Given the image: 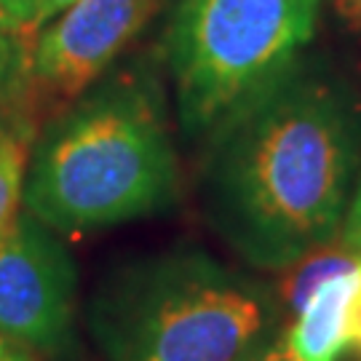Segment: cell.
I'll list each match as a JSON object with an SVG mask.
<instances>
[{
    "label": "cell",
    "mask_w": 361,
    "mask_h": 361,
    "mask_svg": "<svg viewBox=\"0 0 361 361\" xmlns=\"http://www.w3.org/2000/svg\"><path fill=\"white\" fill-rule=\"evenodd\" d=\"M359 166L353 86L329 67L297 59L204 137L201 209L244 262L286 271L343 228Z\"/></svg>",
    "instance_id": "6da1fadb"
},
{
    "label": "cell",
    "mask_w": 361,
    "mask_h": 361,
    "mask_svg": "<svg viewBox=\"0 0 361 361\" xmlns=\"http://www.w3.org/2000/svg\"><path fill=\"white\" fill-rule=\"evenodd\" d=\"M177 195L164 89L137 70L83 91L40 137L25 180V209L62 235L161 214Z\"/></svg>",
    "instance_id": "7a4b0ae2"
},
{
    "label": "cell",
    "mask_w": 361,
    "mask_h": 361,
    "mask_svg": "<svg viewBox=\"0 0 361 361\" xmlns=\"http://www.w3.org/2000/svg\"><path fill=\"white\" fill-rule=\"evenodd\" d=\"M89 326L104 361H246L279 340L281 305L255 276L174 246L107 273Z\"/></svg>",
    "instance_id": "3957f363"
},
{
    "label": "cell",
    "mask_w": 361,
    "mask_h": 361,
    "mask_svg": "<svg viewBox=\"0 0 361 361\" xmlns=\"http://www.w3.org/2000/svg\"><path fill=\"white\" fill-rule=\"evenodd\" d=\"M324 0H177L166 65L180 131L204 140L233 107L284 75L316 35Z\"/></svg>",
    "instance_id": "277c9868"
},
{
    "label": "cell",
    "mask_w": 361,
    "mask_h": 361,
    "mask_svg": "<svg viewBox=\"0 0 361 361\" xmlns=\"http://www.w3.org/2000/svg\"><path fill=\"white\" fill-rule=\"evenodd\" d=\"M78 271L54 231L27 209L0 241V335L46 359L75 350Z\"/></svg>",
    "instance_id": "5b68a950"
},
{
    "label": "cell",
    "mask_w": 361,
    "mask_h": 361,
    "mask_svg": "<svg viewBox=\"0 0 361 361\" xmlns=\"http://www.w3.org/2000/svg\"><path fill=\"white\" fill-rule=\"evenodd\" d=\"M158 0H78L30 46L35 97L75 102L150 19Z\"/></svg>",
    "instance_id": "8992f818"
},
{
    "label": "cell",
    "mask_w": 361,
    "mask_h": 361,
    "mask_svg": "<svg viewBox=\"0 0 361 361\" xmlns=\"http://www.w3.org/2000/svg\"><path fill=\"white\" fill-rule=\"evenodd\" d=\"M359 284V262L337 259L310 284L289 329V348L300 361H329L345 340V324Z\"/></svg>",
    "instance_id": "52a82bcc"
},
{
    "label": "cell",
    "mask_w": 361,
    "mask_h": 361,
    "mask_svg": "<svg viewBox=\"0 0 361 361\" xmlns=\"http://www.w3.org/2000/svg\"><path fill=\"white\" fill-rule=\"evenodd\" d=\"M30 38L0 16V126L32 131L30 110L35 89L30 75Z\"/></svg>",
    "instance_id": "ba28073f"
},
{
    "label": "cell",
    "mask_w": 361,
    "mask_h": 361,
    "mask_svg": "<svg viewBox=\"0 0 361 361\" xmlns=\"http://www.w3.org/2000/svg\"><path fill=\"white\" fill-rule=\"evenodd\" d=\"M27 129L0 126V241L8 235L25 209V180L30 166Z\"/></svg>",
    "instance_id": "9c48e42d"
},
{
    "label": "cell",
    "mask_w": 361,
    "mask_h": 361,
    "mask_svg": "<svg viewBox=\"0 0 361 361\" xmlns=\"http://www.w3.org/2000/svg\"><path fill=\"white\" fill-rule=\"evenodd\" d=\"M0 16L16 32L32 38L40 30V0H0Z\"/></svg>",
    "instance_id": "30bf717a"
},
{
    "label": "cell",
    "mask_w": 361,
    "mask_h": 361,
    "mask_svg": "<svg viewBox=\"0 0 361 361\" xmlns=\"http://www.w3.org/2000/svg\"><path fill=\"white\" fill-rule=\"evenodd\" d=\"M343 241L361 259V174L356 182V190H353V198H350L345 222H343Z\"/></svg>",
    "instance_id": "8fae6325"
},
{
    "label": "cell",
    "mask_w": 361,
    "mask_h": 361,
    "mask_svg": "<svg viewBox=\"0 0 361 361\" xmlns=\"http://www.w3.org/2000/svg\"><path fill=\"white\" fill-rule=\"evenodd\" d=\"M332 8L343 27L361 43V0H332Z\"/></svg>",
    "instance_id": "7c38bea8"
},
{
    "label": "cell",
    "mask_w": 361,
    "mask_h": 361,
    "mask_svg": "<svg viewBox=\"0 0 361 361\" xmlns=\"http://www.w3.org/2000/svg\"><path fill=\"white\" fill-rule=\"evenodd\" d=\"M246 361H300V359H297L295 350L289 348L286 337H279L271 348H265L262 353H257V356H252V359Z\"/></svg>",
    "instance_id": "4fadbf2b"
},
{
    "label": "cell",
    "mask_w": 361,
    "mask_h": 361,
    "mask_svg": "<svg viewBox=\"0 0 361 361\" xmlns=\"http://www.w3.org/2000/svg\"><path fill=\"white\" fill-rule=\"evenodd\" d=\"M345 335H353L361 340V262H359V284H356V292H353V300H350V308H348Z\"/></svg>",
    "instance_id": "5bb4252c"
},
{
    "label": "cell",
    "mask_w": 361,
    "mask_h": 361,
    "mask_svg": "<svg viewBox=\"0 0 361 361\" xmlns=\"http://www.w3.org/2000/svg\"><path fill=\"white\" fill-rule=\"evenodd\" d=\"M0 361H38V356L0 335Z\"/></svg>",
    "instance_id": "9a60e30c"
},
{
    "label": "cell",
    "mask_w": 361,
    "mask_h": 361,
    "mask_svg": "<svg viewBox=\"0 0 361 361\" xmlns=\"http://www.w3.org/2000/svg\"><path fill=\"white\" fill-rule=\"evenodd\" d=\"M78 0H40V27L46 25L51 16L67 11L70 6H75Z\"/></svg>",
    "instance_id": "2e32d148"
}]
</instances>
